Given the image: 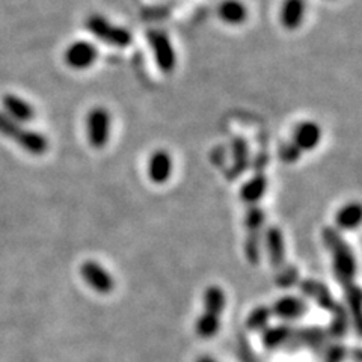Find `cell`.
Segmentation results:
<instances>
[{
    "label": "cell",
    "mask_w": 362,
    "mask_h": 362,
    "mask_svg": "<svg viewBox=\"0 0 362 362\" xmlns=\"http://www.w3.org/2000/svg\"><path fill=\"white\" fill-rule=\"evenodd\" d=\"M322 237L325 246L329 249L332 255L335 279L343 286L344 290L355 286L356 258L352 252V249L346 243L343 235L335 228H332V226H325L322 231Z\"/></svg>",
    "instance_id": "obj_1"
},
{
    "label": "cell",
    "mask_w": 362,
    "mask_h": 362,
    "mask_svg": "<svg viewBox=\"0 0 362 362\" xmlns=\"http://www.w3.org/2000/svg\"><path fill=\"white\" fill-rule=\"evenodd\" d=\"M266 247L272 269L275 272V282L281 288H288L299 282L298 267L287 263L284 235L278 226H269L266 231Z\"/></svg>",
    "instance_id": "obj_2"
},
{
    "label": "cell",
    "mask_w": 362,
    "mask_h": 362,
    "mask_svg": "<svg viewBox=\"0 0 362 362\" xmlns=\"http://www.w3.org/2000/svg\"><path fill=\"white\" fill-rule=\"evenodd\" d=\"M204 310L197 322V334L204 338L210 339L219 332L222 314L225 310V291L219 286H210L204 291Z\"/></svg>",
    "instance_id": "obj_3"
},
{
    "label": "cell",
    "mask_w": 362,
    "mask_h": 362,
    "mask_svg": "<svg viewBox=\"0 0 362 362\" xmlns=\"http://www.w3.org/2000/svg\"><path fill=\"white\" fill-rule=\"evenodd\" d=\"M0 134L14 141L20 148L33 156H41L49 148V142L44 134L23 127L20 122L11 119L4 112H0Z\"/></svg>",
    "instance_id": "obj_4"
},
{
    "label": "cell",
    "mask_w": 362,
    "mask_h": 362,
    "mask_svg": "<svg viewBox=\"0 0 362 362\" xmlns=\"http://www.w3.org/2000/svg\"><path fill=\"white\" fill-rule=\"evenodd\" d=\"M264 225V211L258 206L252 204L247 206L245 214V228H246V239H245V254L246 259L252 266L259 263V242H262V230Z\"/></svg>",
    "instance_id": "obj_5"
},
{
    "label": "cell",
    "mask_w": 362,
    "mask_h": 362,
    "mask_svg": "<svg viewBox=\"0 0 362 362\" xmlns=\"http://www.w3.org/2000/svg\"><path fill=\"white\" fill-rule=\"evenodd\" d=\"M86 28L95 38H98L100 41H103L106 44L115 45V47L124 49V47H129L132 44L130 30L122 26L113 25V23H110L103 16H98V14L90 16L86 21Z\"/></svg>",
    "instance_id": "obj_6"
},
{
    "label": "cell",
    "mask_w": 362,
    "mask_h": 362,
    "mask_svg": "<svg viewBox=\"0 0 362 362\" xmlns=\"http://www.w3.org/2000/svg\"><path fill=\"white\" fill-rule=\"evenodd\" d=\"M112 117L107 109L94 107L88 113L86 132L89 144L95 150H103L110 139Z\"/></svg>",
    "instance_id": "obj_7"
},
{
    "label": "cell",
    "mask_w": 362,
    "mask_h": 362,
    "mask_svg": "<svg viewBox=\"0 0 362 362\" xmlns=\"http://www.w3.org/2000/svg\"><path fill=\"white\" fill-rule=\"evenodd\" d=\"M148 42L153 50L157 66L166 74H171L177 66V53L174 45L165 32L162 30H150Z\"/></svg>",
    "instance_id": "obj_8"
},
{
    "label": "cell",
    "mask_w": 362,
    "mask_h": 362,
    "mask_svg": "<svg viewBox=\"0 0 362 362\" xmlns=\"http://www.w3.org/2000/svg\"><path fill=\"white\" fill-rule=\"evenodd\" d=\"M81 275L86 284L98 294H109L115 288V281L109 272L93 259H88L81 266Z\"/></svg>",
    "instance_id": "obj_9"
},
{
    "label": "cell",
    "mask_w": 362,
    "mask_h": 362,
    "mask_svg": "<svg viewBox=\"0 0 362 362\" xmlns=\"http://www.w3.org/2000/svg\"><path fill=\"white\" fill-rule=\"evenodd\" d=\"M98 58V50L89 41H76L68 45L65 52V62L73 70H88Z\"/></svg>",
    "instance_id": "obj_10"
},
{
    "label": "cell",
    "mask_w": 362,
    "mask_h": 362,
    "mask_svg": "<svg viewBox=\"0 0 362 362\" xmlns=\"http://www.w3.org/2000/svg\"><path fill=\"white\" fill-rule=\"evenodd\" d=\"M322 127L314 121H303L294 130L293 144L298 146L300 153L313 151L319 146L322 141Z\"/></svg>",
    "instance_id": "obj_11"
},
{
    "label": "cell",
    "mask_w": 362,
    "mask_h": 362,
    "mask_svg": "<svg viewBox=\"0 0 362 362\" xmlns=\"http://www.w3.org/2000/svg\"><path fill=\"white\" fill-rule=\"evenodd\" d=\"M299 288L305 294V296L311 298L322 310L326 311H334L338 302L334 299L331 290L327 288L323 282L315 281V279H302L299 281Z\"/></svg>",
    "instance_id": "obj_12"
},
{
    "label": "cell",
    "mask_w": 362,
    "mask_h": 362,
    "mask_svg": "<svg viewBox=\"0 0 362 362\" xmlns=\"http://www.w3.org/2000/svg\"><path fill=\"white\" fill-rule=\"evenodd\" d=\"M173 157L165 150H157L148 162V177L156 185H165L173 175Z\"/></svg>",
    "instance_id": "obj_13"
},
{
    "label": "cell",
    "mask_w": 362,
    "mask_h": 362,
    "mask_svg": "<svg viewBox=\"0 0 362 362\" xmlns=\"http://www.w3.org/2000/svg\"><path fill=\"white\" fill-rule=\"evenodd\" d=\"M269 308H270L272 317H279V319H284V320H293V319H299V317L308 313V303L296 296H286V298L278 299Z\"/></svg>",
    "instance_id": "obj_14"
},
{
    "label": "cell",
    "mask_w": 362,
    "mask_h": 362,
    "mask_svg": "<svg viewBox=\"0 0 362 362\" xmlns=\"http://www.w3.org/2000/svg\"><path fill=\"white\" fill-rule=\"evenodd\" d=\"M2 106H4L5 115H8L11 119H14L20 124L29 122L33 119V117H35V109L32 107V105L28 103L26 100H23L14 94L4 95Z\"/></svg>",
    "instance_id": "obj_15"
},
{
    "label": "cell",
    "mask_w": 362,
    "mask_h": 362,
    "mask_svg": "<svg viewBox=\"0 0 362 362\" xmlns=\"http://www.w3.org/2000/svg\"><path fill=\"white\" fill-rule=\"evenodd\" d=\"M307 14L305 0H284L281 6V23L287 30H296L302 26Z\"/></svg>",
    "instance_id": "obj_16"
},
{
    "label": "cell",
    "mask_w": 362,
    "mask_h": 362,
    "mask_svg": "<svg viewBox=\"0 0 362 362\" xmlns=\"http://www.w3.org/2000/svg\"><path fill=\"white\" fill-rule=\"evenodd\" d=\"M267 190V177L263 171H257L255 175L246 181V183L240 189V198L246 204V206H252V204H258Z\"/></svg>",
    "instance_id": "obj_17"
},
{
    "label": "cell",
    "mask_w": 362,
    "mask_h": 362,
    "mask_svg": "<svg viewBox=\"0 0 362 362\" xmlns=\"http://www.w3.org/2000/svg\"><path fill=\"white\" fill-rule=\"evenodd\" d=\"M219 17L226 25L239 26L247 18V8L240 0H225L219 6Z\"/></svg>",
    "instance_id": "obj_18"
},
{
    "label": "cell",
    "mask_w": 362,
    "mask_h": 362,
    "mask_svg": "<svg viewBox=\"0 0 362 362\" xmlns=\"http://www.w3.org/2000/svg\"><path fill=\"white\" fill-rule=\"evenodd\" d=\"M361 218H362V209L359 204L350 202L337 211L335 222L338 228L350 231V230L358 228L361 223Z\"/></svg>",
    "instance_id": "obj_19"
},
{
    "label": "cell",
    "mask_w": 362,
    "mask_h": 362,
    "mask_svg": "<svg viewBox=\"0 0 362 362\" xmlns=\"http://www.w3.org/2000/svg\"><path fill=\"white\" fill-rule=\"evenodd\" d=\"M293 331L287 325H279V326H272L266 327L263 331V344L266 349L274 350L278 347H282L290 343L293 337Z\"/></svg>",
    "instance_id": "obj_20"
},
{
    "label": "cell",
    "mask_w": 362,
    "mask_h": 362,
    "mask_svg": "<svg viewBox=\"0 0 362 362\" xmlns=\"http://www.w3.org/2000/svg\"><path fill=\"white\" fill-rule=\"evenodd\" d=\"M233 168L228 173V178L234 180L237 177H240L249 165V146L247 142L243 138H237L233 144Z\"/></svg>",
    "instance_id": "obj_21"
},
{
    "label": "cell",
    "mask_w": 362,
    "mask_h": 362,
    "mask_svg": "<svg viewBox=\"0 0 362 362\" xmlns=\"http://www.w3.org/2000/svg\"><path fill=\"white\" fill-rule=\"evenodd\" d=\"M326 332L320 327H305V329H294L290 343L294 341L296 346H311L317 347L325 343ZM288 343V344H290Z\"/></svg>",
    "instance_id": "obj_22"
},
{
    "label": "cell",
    "mask_w": 362,
    "mask_h": 362,
    "mask_svg": "<svg viewBox=\"0 0 362 362\" xmlns=\"http://www.w3.org/2000/svg\"><path fill=\"white\" fill-rule=\"evenodd\" d=\"M270 319H272L270 308L262 305V307H257L249 313L246 319V326L249 331H264Z\"/></svg>",
    "instance_id": "obj_23"
},
{
    "label": "cell",
    "mask_w": 362,
    "mask_h": 362,
    "mask_svg": "<svg viewBox=\"0 0 362 362\" xmlns=\"http://www.w3.org/2000/svg\"><path fill=\"white\" fill-rule=\"evenodd\" d=\"M349 329V313L343 307L341 303H338L335 310L332 311V320H331V327L329 332L335 338H341L346 335Z\"/></svg>",
    "instance_id": "obj_24"
},
{
    "label": "cell",
    "mask_w": 362,
    "mask_h": 362,
    "mask_svg": "<svg viewBox=\"0 0 362 362\" xmlns=\"http://www.w3.org/2000/svg\"><path fill=\"white\" fill-rule=\"evenodd\" d=\"M346 294V300L349 303V308H350V314L354 317V322H355V327L359 332V313H361V288L355 284L352 287H349L344 290Z\"/></svg>",
    "instance_id": "obj_25"
},
{
    "label": "cell",
    "mask_w": 362,
    "mask_h": 362,
    "mask_svg": "<svg viewBox=\"0 0 362 362\" xmlns=\"http://www.w3.org/2000/svg\"><path fill=\"white\" fill-rule=\"evenodd\" d=\"M302 153L299 151V148L296 145H294L293 142H288V144H284L279 148V157L282 162L286 163H296L299 158H300Z\"/></svg>",
    "instance_id": "obj_26"
},
{
    "label": "cell",
    "mask_w": 362,
    "mask_h": 362,
    "mask_svg": "<svg viewBox=\"0 0 362 362\" xmlns=\"http://www.w3.org/2000/svg\"><path fill=\"white\" fill-rule=\"evenodd\" d=\"M346 358V347L341 344H334L326 350L325 362H343Z\"/></svg>",
    "instance_id": "obj_27"
},
{
    "label": "cell",
    "mask_w": 362,
    "mask_h": 362,
    "mask_svg": "<svg viewBox=\"0 0 362 362\" xmlns=\"http://www.w3.org/2000/svg\"><path fill=\"white\" fill-rule=\"evenodd\" d=\"M197 362H216V361H214V359L210 358V356H201V358L197 359Z\"/></svg>",
    "instance_id": "obj_28"
}]
</instances>
